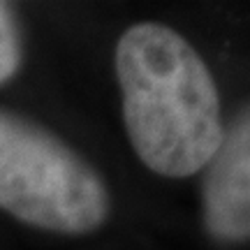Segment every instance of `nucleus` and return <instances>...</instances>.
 Instances as JSON below:
<instances>
[{
    "label": "nucleus",
    "mask_w": 250,
    "mask_h": 250,
    "mask_svg": "<svg viewBox=\"0 0 250 250\" xmlns=\"http://www.w3.org/2000/svg\"><path fill=\"white\" fill-rule=\"evenodd\" d=\"M116 74L139 160L169 179L204 169L225 127L215 81L190 42L169 26L137 23L118 40Z\"/></svg>",
    "instance_id": "obj_1"
},
{
    "label": "nucleus",
    "mask_w": 250,
    "mask_h": 250,
    "mask_svg": "<svg viewBox=\"0 0 250 250\" xmlns=\"http://www.w3.org/2000/svg\"><path fill=\"white\" fill-rule=\"evenodd\" d=\"M0 208L40 229L86 234L107 220L109 192L54 132L0 109Z\"/></svg>",
    "instance_id": "obj_2"
},
{
    "label": "nucleus",
    "mask_w": 250,
    "mask_h": 250,
    "mask_svg": "<svg viewBox=\"0 0 250 250\" xmlns=\"http://www.w3.org/2000/svg\"><path fill=\"white\" fill-rule=\"evenodd\" d=\"M206 229L220 241L250 239V107L223 130L202 183Z\"/></svg>",
    "instance_id": "obj_3"
},
{
    "label": "nucleus",
    "mask_w": 250,
    "mask_h": 250,
    "mask_svg": "<svg viewBox=\"0 0 250 250\" xmlns=\"http://www.w3.org/2000/svg\"><path fill=\"white\" fill-rule=\"evenodd\" d=\"M21 65V35L12 9L0 2V86L17 74Z\"/></svg>",
    "instance_id": "obj_4"
}]
</instances>
